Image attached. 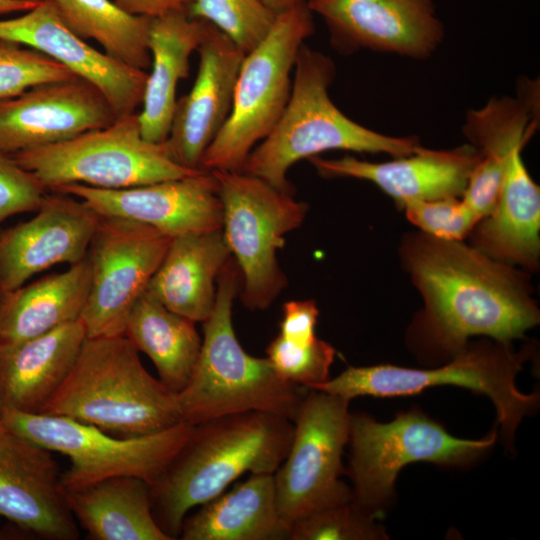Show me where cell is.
<instances>
[{"instance_id":"e0dca14e","label":"cell","mask_w":540,"mask_h":540,"mask_svg":"<svg viewBox=\"0 0 540 540\" xmlns=\"http://www.w3.org/2000/svg\"><path fill=\"white\" fill-rule=\"evenodd\" d=\"M116 118L103 94L80 77L42 83L0 100V152L55 144Z\"/></svg>"},{"instance_id":"4fadbf2b","label":"cell","mask_w":540,"mask_h":540,"mask_svg":"<svg viewBox=\"0 0 540 540\" xmlns=\"http://www.w3.org/2000/svg\"><path fill=\"white\" fill-rule=\"evenodd\" d=\"M171 240L148 225L100 216L86 254L90 289L80 320L88 338L124 333Z\"/></svg>"},{"instance_id":"8992f818","label":"cell","mask_w":540,"mask_h":540,"mask_svg":"<svg viewBox=\"0 0 540 540\" xmlns=\"http://www.w3.org/2000/svg\"><path fill=\"white\" fill-rule=\"evenodd\" d=\"M313 31V13L307 4L276 15L268 34L243 58L230 114L205 151L202 170L241 171L254 146L282 115L298 52Z\"/></svg>"},{"instance_id":"7c38bea8","label":"cell","mask_w":540,"mask_h":540,"mask_svg":"<svg viewBox=\"0 0 540 540\" xmlns=\"http://www.w3.org/2000/svg\"><path fill=\"white\" fill-rule=\"evenodd\" d=\"M348 400L308 388L293 420L288 453L274 473L278 510L291 525L321 508L353 498L340 480L348 444Z\"/></svg>"},{"instance_id":"9a60e30c","label":"cell","mask_w":540,"mask_h":540,"mask_svg":"<svg viewBox=\"0 0 540 540\" xmlns=\"http://www.w3.org/2000/svg\"><path fill=\"white\" fill-rule=\"evenodd\" d=\"M0 516L43 539L79 538L53 452L1 419Z\"/></svg>"},{"instance_id":"f1b7e54d","label":"cell","mask_w":540,"mask_h":540,"mask_svg":"<svg viewBox=\"0 0 540 540\" xmlns=\"http://www.w3.org/2000/svg\"><path fill=\"white\" fill-rule=\"evenodd\" d=\"M76 522L92 540H171L152 513L150 485L116 476L66 491Z\"/></svg>"},{"instance_id":"f35d334b","label":"cell","mask_w":540,"mask_h":540,"mask_svg":"<svg viewBox=\"0 0 540 540\" xmlns=\"http://www.w3.org/2000/svg\"><path fill=\"white\" fill-rule=\"evenodd\" d=\"M126 12L147 18H157L163 15L186 11L192 0H113Z\"/></svg>"},{"instance_id":"1f68e13d","label":"cell","mask_w":540,"mask_h":540,"mask_svg":"<svg viewBox=\"0 0 540 540\" xmlns=\"http://www.w3.org/2000/svg\"><path fill=\"white\" fill-rule=\"evenodd\" d=\"M187 13L217 28L245 53L264 39L276 18L261 0H192Z\"/></svg>"},{"instance_id":"44dd1931","label":"cell","mask_w":540,"mask_h":540,"mask_svg":"<svg viewBox=\"0 0 540 540\" xmlns=\"http://www.w3.org/2000/svg\"><path fill=\"white\" fill-rule=\"evenodd\" d=\"M327 178L350 177L372 182L399 204L407 200H436L462 196L479 161L477 150L465 144L448 150L421 147L417 152L387 162L353 156L308 159Z\"/></svg>"},{"instance_id":"d6a6232c","label":"cell","mask_w":540,"mask_h":540,"mask_svg":"<svg viewBox=\"0 0 540 540\" xmlns=\"http://www.w3.org/2000/svg\"><path fill=\"white\" fill-rule=\"evenodd\" d=\"M376 517L349 501L316 510L294 522L289 540H375L386 539Z\"/></svg>"},{"instance_id":"b9f144b4","label":"cell","mask_w":540,"mask_h":540,"mask_svg":"<svg viewBox=\"0 0 540 540\" xmlns=\"http://www.w3.org/2000/svg\"><path fill=\"white\" fill-rule=\"evenodd\" d=\"M18 535H22V534H17V533H14V532L4 531V530L0 529V539H13V538H15L13 536H18Z\"/></svg>"},{"instance_id":"7402d4cb","label":"cell","mask_w":540,"mask_h":540,"mask_svg":"<svg viewBox=\"0 0 540 540\" xmlns=\"http://www.w3.org/2000/svg\"><path fill=\"white\" fill-rule=\"evenodd\" d=\"M87 339L80 319L25 340L0 343V407L41 413Z\"/></svg>"},{"instance_id":"d590c367","label":"cell","mask_w":540,"mask_h":540,"mask_svg":"<svg viewBox=\"0 0 540 540\" xmlns=\"http://www.w3.org/2000/svg\"><path fill=\"white\" fill-rule=\"evenodd\" d=\"M399 205L415 226L428 235L444 240L462 241L481 221L459 197L407 200Z\"/></svg>"},{"instance_id":"cb8c5ba5","label":"cell","mask_w":540,"mask_h":540,"mask_svg":"<svg viewBox=\"0 0 540 540\" xmlns=\"http://www.w3.org/2000/svg\"><path fill=\"white\" fill-rule=\"evenodd\" d=\"M230 257L221 230L174 237L146 291L169 310L203 323L213 311L218 276Z\"/></svg>"},{"instance_id":"836d02e7","label":"cell","mask_w":540,"mask_h":540,"mask_svg":"<svg viewBox=\"0 0 540 540\" xmlns=\"http://www.w3.org/2000/svg\"><path fill=\"white\" fill-rule=\"evenodd\" d=\"M335 353L330 344L317 337L298 343L277 335L266 349L267 358L282 379L306 388L330 378Z\"/></svg>"},{"instance_id":"d4e9b609","label":"cell","mask_w":540,"mask_h":540,"mask_svg":"<svg viewBox=\"0 0 540 540\" xmlns=\"http://www.w3.org/2000/svg\"><path fill=\"white\" fill-rule=\"evenodd\" d=\"M207 22L192 18L186 11L153 18L150 27L151 53L138 120L142 136L163 143L170 131L179 81L187 78L190 57L203 39Z\"/></svg>"},{"instance_id":"8d00e7d4","label":"cell","mask_w":540,"mask_h":540,"mask_svg":"<svg viewBox=\"0 0 540 540\" xmlns=\"http://www.w3.org/2000/svg\"><path fill=\"white\" fill-rule=\"evenodd\" d=\"M47 190L8 154L0 152V225L16 214L35 212Z\"/></svg>"},{"instance_id":"ba28073f","label":"cell","mask_w":540,"mask_h":540,"mask_svg":"<svg viewBox=\"0 0 540 540\" xmlns=\"http://www.w3.org/2000/svg\"><path fill=\"white\" fill-rule=\"evenodd\" d=\"M11 156L51 191L67 184L123 189L201 171L178 164L164 143L146 140L135 113L119 116L106 127Z\"/></svg>"},{"instance_id":"7a4b0ae2","label":"cell","mask_w":540,"mask_h":540,"mask_svg":"<svg viewBox=\"0 0 540 540\" xmlns=\"http://www.w3.org/2000/svg\"><path fill=\"white\" fill-rule=\"evenodd\" d=\"M293 421L250 411L194 425L160 478L150 485L152 513L171 540L179 539L194 507L224 492L243 474H274L293 437Z\"/></svg>"},{"instance_id":"2e32d148","label":"cell","mask_w":540,"mask_h":540,"mask_svg":"<svg viewBox=\"0 0 540 540\" xmlns=\"http://www.w3.org/2000/svg\"><path fill=\"white\" fill-rule=\"evenodd\" d=\"M307 6L322 17L333 45L343 51L425 59L444 37L434 0H312Z\"/></svg>"},{"instance_id":"e575fe53","label":"cell","mask_w":540,"mask_h":540,"mask_svg":"<svg viewBox=\"0 0 540 540\" xmlns=\"http://www.w3.org/2000/svg\"><path fill=\"white\" fill-rule=\"evenodd\" d=\"M76 76L45 54L0 39V100L21 94L36 85Z\"/></svg>"},{"instance_id":"ffe728a7","label":"cell","mask_w":540,"mask_h":540,"mask_svg":"<svg viewBox=\"0 0 540 540\" xmlns=\"http://www.w3.org/2000/svg\"><path fill=\"white\" fill-rule=\"evenodd\" d=\"M197 51L195 81L189 93L177 100L163 142L173 160L194 170L201 169L205 151L230 114L236 79L246 54L209 23Z\"/></svg>"},{"instance_id":"83f0119b","label":"cell","mask_w":540,"mask_h":540,"mask_svg":"<svg viewBox=\"0 0 540 540\" xmlns=\"http://www.w3.org/2000/svg\"><path fill=\"white\" fill-rule=\"evenodd\" d=\"M90 289L86 257L60 273L0 294V343L32 338L80 319Z\"/></svg>"},{"instance_id":"d6986e66","label":"cell","mask_w":540,"mask_h":540,"mask_svg":"<svg viewBox=\"0 0 540 540\" xmlns=\"http://www.w3.org/2000/svg\"><path fill=\"white\" fill-rule=\"evenodd\" d=\"M0 39L37 50L94 85L117 117L141 105L148 73L93 48L63 21L52 0L21 16L0 20Z\"/></svg>"},{"instance_id":"60d3db41","label":"cell","mask_w":540,"mask_h":540,"mask_svg":"<svg viewBox=\"0 0 540 540\" xmlns=\"http://www.w3.org/2000/svg\"><path fill=\"white\" fill-rule=\"evenodd\" d=\"M312 0H261V2L275 15L299 5L308 4Z\"/></svg>"},{"instance_id":"603a6c76","label":"cell","mask_w":540,"mask_h":540,"mask_svg":"<svg viewBox=\"0 0 540 540\" xmlns=\"http://www.w3.org/2000/svg\"><path fill=\"white\" fill-rule=\"evenodd\" d=\"M535 130L533 108L523 99H490L470 110L463 133L479 154L462 200L481 219L494 209L511 151L524 146Z\"/></svg>"},{"instance_id":"74e56055","label":"cell","mask_w":540,"mask_h":540,"mask_svg":"<svg viewBox=\"0 0 540 540\" xmlns=\"http://www.w3.org/2000/svg\"><path fill=\"white\" fill-rule=\"evenodd\" d=\"M318 316L319 310L314 301H288L283 305L279 335L298 343L310 342L316 338Z\"/></svg>"},{"instance_id":"ac0fdd59","label":"cell","mask_w":540,"mask_h":540,"mask_svg":"<svg viewBox=\"0 0 540 540\" xmlns=\"http://www.w3.org/2000/svg\"><path fill=\"white\" fill-rule=\"evenodd\" d=\"M46 194L36 214L0 230V294L58 264L86 257L100 216L68 194Z\"/></svg>"},{"instance_id":"9c48e42d","label":"cell","mask_w":540,"mask_h":540,"mask_svg":"<svg viewBox=\"0 0 540 540\" xmlns=\"http://www.w3.org/2000/svg\"><path fill=\"white\" fill-rule=\"evenodd\" d=\"M210 172L222 205L221 231L241 274V300L250 310H265L287 284L276 254L308 206L243 171Z\"/></svg>"},{"instance_id":"4dcf8cb0","label":"cell","mask_w":540,"mask_h":540,"mask_svg":"<svg viewBox=\"0 0 540 540\" xmlns=\"http://www.w3.org/2000/svg\"><path fill=\"white\" fill-rule=\"evenodd\" d=\"M65 24L83 40L92 39L112 59L146 71L151 18L130 14L113 0H52Z\"/></svg>"},{"instance_id":"3957f363","label":"cell","mask_w":540,"mask_h":540,"mask_svg":"<svg viewBox=\"0 0 540 540\" xmlns=\"http://www.w3.org/2000/svg\"><path fill=\"white\" fill-rule=\"evenodd\" d=\"M334 76L332 59L303 44L296 58L288 103L270 133L250 152L241 171L292 193L287 173L301 159L330 150L401 157L422 147L416 137L385 135L347 117L329 95Z\"/></svg>"},{"instance_id":"ab89813d","label":"cell","mask_w":540,"mask_h":540,"mask_svg":"<svg viewBox=\"0 0 540 540\" xmlns=\"http://www.w3.org/2000/svg\"><path fill=\"white\" fill-rule=\"evenodd\" d=\"M42 0H0V13L28 11L37 6Z\"/></svg>"},{"instance_id":"8fae6325","label":"cell","mask_w":540,"mask_h":540,"mask_svg":"<svg viewBox=\"0 0 540 540\" xmlns=\"http://www.w3.org/2000/svg\"><path fill=\"white\" fill-rule=\"evenodd\" d=\"M494 430L479 440L460 439L419 410L400 413L381 423L363 413L351 414L348 475L353 501L375 517L393 496L400 470L414 462L464 464L493 446Z\"/></svg>"},{"instance_id":"5b68a950","label":"cell","mask_w":540,"mask_h":540,"mask_svg":"<svg viewBox=\"0 0 540 540\" xmlns=\"http://www.w3.org/2000/svg\"><path fill=\"white\" fill-rule=\"evenodd\" d=\"M41 413L123 438L182 422L177 393L145 369L124 334L87 337L70 373Z\"/></svg>"},{"instance_id":"484cf974","label":"cell","mask_w":540,"mask_h":540,"mask_svg":"<svg viewBox=\"0 0 540 540\" xmlns=\"http://www.w3.org/2000/svg\"><path fill=\"white\" fill-rule=\"evenodd\" d=\"M524 146L508 158L493 211L475 228V247L510 265L535 269L540 254V190L522 159Z\"/></svg>"},{"instance_id":"f546056e","label":"cell","mask_w":540,"mask_h":540,"mask_svg":"<svg viewBox=\"0 0 540 540\" xmlns=\"http://www.w3.org/2000/svg\"><path fill=\"white\" fill-rule=\"evenodd\" d=\"M123 334L151 359L160 381L169 389L179 393L186 386L202 343L195 322L145 291L131 309Z\"/></svg>"},{"instance_id":"277c9868","label":"cell","mask_w":540,"mask_h":540,"mask_svg":"<svg viewBox=\"0 0 540 540\" xmlns=\"http://www.w3.org/2000/svg\"><path fill=\"white\" fill-rule=\"evenodd\" d=\"M240 288V270L231 256L218 276L213 311L203 322L196 364L177 393L182 421L189 424L250 411L293 421L307 393L308 388L282 379L267 357H254L242 348L232 322Z\"/></svg>"},{"instance_id":"30bf717a","label":"cell","mask_w":540,"mask_h":540,"mask_svg":"<svg viewBox=\"0 0 540 540\" xmlns=\"http://www.w3.org/2000/svg\"><path fill=\"white\" fill-rule=\"evenodd\" d=\"M0 419L31 441L69 458L70 466L62 472L65 491L116 476L154 484L194 426L182 421L157 433L123 438L68 417L8 407H0Z\"/></svg>"},{"instance_id":"5bb4252c","label":"cell","mask_w":540,"mask_h":540,"mask_svg":"<svg viewBox=\"0 0 540 540\" xmlns=\"http://www.w3.org/2000/svg\"><path fill=\"white\" fill-rule=\"evenodd\" d=\"M52 191L82 200L99 216L142 223L171 238L222 227L218 185L206 170L123 189L67 184Z\"/></svg>"},{"instance_id":"6da1fadb","label":"cell","mask_w":540,"mask_h":540,"mask_svg":"<svg viewBox=\"0 0 540 540\" xmlns=\"http://www.w3.org/2000/svg\"><path fill=\"white\" fill-rule=\"evenodd\" d=\"M401 260L424 300L415 333L434 350L455 355L469 337L510 343L539 323L524 272L458 240L409 235Z\"/></svg>"},{"instance_id":"52a82bcc","label":"cell","mask_w":540,"mask_h":540,"mask_svg":"<svg viewBox=\"0 0 540 540\" xmlns=\"http://www.w3.org/2000/svg\"><path fill=\"white\" fill-rule=\"evenodd\" d=\"M526 358L514 352L510 343L486 341L467 344L448 364L439 368L413 369L388 364L349 366L335 378L312 389L350 401L358 396L412 395L442 385L467 388L492 400L502 436L512 444L521 420L539 403L538 393L524 394L515 383Z\"/></svg>"},{"instance_id":"4316f807","label":"cell","mask_w":540,"mask_h":540,"mask_svg":"<svg viewBox=\"0 0 540 540\" xmlns=\"http://www.w3.org/2000/svg\"><path fill=\"white\" fill-rule=\"evenodd\" d=\"M290 526L278 510L274 474H251L182 523V540H289Z\"/></svg>"}]
</instances>
